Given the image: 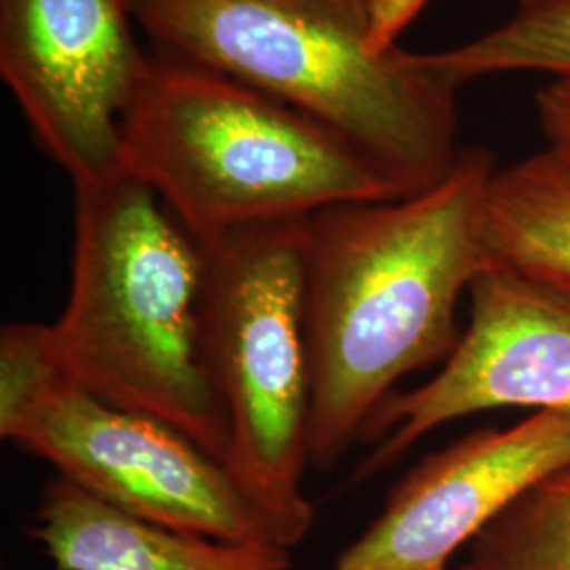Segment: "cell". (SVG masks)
Returning a JSON list of instances; mask_svg holds the SVG:
<instances>
[{"mask_svg": "<svg viewBox=\"0 0 570 570\" xmlns=\"http://www.w3.org/2000/svg\"><path fill=\"white\" fill-rule=\"evenodd\" d=\"M494 167L489 150L461 146L423 193L306 218L311 465L332 468L402 379L454 351L459 298L489 266L480 205Z\"/></svg>", "mask_w": 570, "mask_h": 570, "instance_id": "cell-1", "label": "cell"}, {"mask_svg": "<svg viewBox=\"0 0 570 570\" xmlns=\"http://www.w3.org/2000/svg\"><path fill=\"white\" fill-rule=\"evenodd\" d=\"M155 49L204 63L343 138L397 197L459 157L456 89L425 53L381 47L370 13L327 0H131Z\"/></svg>", "mask_w": 570, "mask_h": 570, "instance_id": "cell-2", "label": "cell"}, {"mask_svg": "<svg viewBox=\"0 0 570 570\" xmlns=\"http://www.w3.org/2000/svg\"><path fill=\"white\" fill-rule=\"evenodd\" d=\"M72 188L70 294L47 326L58 366L94 395L164 421L225 463L228 423L207 355L204 247L127 171Z\"/></svg>", "mask_w": 570, "mask_h": 570, "instance_id": "cell-3", "label": "cell"}, {"mask_svg": "<svg viewBox=\"0 0 570 570\" xmlns=\"http://www.w3.org/2000/svg\"><path fill=\"white\" fill-rule=\"evenodd\" d=\"M121 150L122 169L202 247L330 205L400 199L326 125L159 49L122 117Z\"/></svg>", "mask_w": 570, "mask_h": 570, "instance_id": "cell-4", "label": "cell"}, {"mask_svg": "<svg viewBox=\"0 0 570 570\" xmlns=\"http://www.w3.org/2000/svg\"><path fill=\"white\" fill-rule=\"evenodd\" d=\"M305 220L252 226L204 247L207 355L228 423L225 468L287 550L315 518L303 490L311 465Z\"/></svg>", "mask_w": 570, "mask_h": 570, "instance_id": "cell-5", "label": "cell"}, {"mask_svg": "<svg viewBox=\"0 0 570 570\" xmlns=\"http://www.w3.org/2000/svg\"><path fill=\"white\" fill-rule=\"evenodd\" d=\"M0 435L146 522L223 541L279 543L225 463L178 429L66 376L45 324L0 332Z\"/></svg>", "mask_w": 570, "mask_h": 570, "instance_id": "cell-6", "label": "cell"}, {"mask_svg": "<svg viewBox=\"0 0 570 570\" xmlns=\"http://www.w3.org/2000/svg\"><path fill=\"white\" fill-rule=\"evenodd\" d=\"M131 0H0V75L72 186L122 169L121 122L150 63Z\"/></svg>", "mask_w": 570, "mask_h": 570, "instance_id": "cell-7", "label": "cell"}, {"mask_svg": "<svg viewBox=\"0 0 570 570\" xmlns=\"http://www.w3.org/2000/svg\"><path fill=\"white\" fill-rule=\"evenodd\" d=\"M469 294L468 332L442 370L421 387L395 391L370 419L362 440L374 450L355 480L391 468L433 429L475 412L570 414V292L487 266Z\"/></svg>", "mask_w": 570, "mask_h": 570, "instance_id": "cell-8", "label": "cell"}, {"mask_svg": "<svg viewBox=\"0 0 570 570\" xmlns=\"http://www.w3.org/2000/svg\"><path fill=\"white\" fill-rule=\"evenodd\" d=\"M570 461V414L532 412L433 452L330 570H449L450 558L530 484Z\"/></svg>", "mask_w": 570, "mask_h": 570, "instance_id": "cell-9", "label": "cell"}, {"mask_svg": "<svg viewBox=\"0 0 570 570\" xmlns=\"http://www.w3.org/2000/svg\"><path fill=\"white\" fill-rule=\"evenodd\" d=\"M35 537L56 570H289L279 543L223 541L153 524L61 475L42 490Z\"/></svg>", "mask_w": 570, "mask_h": 570, "instance_id": "cell-10", "label": "cell"}, {"mask_svg": "<svg viewBox=\"0 0 570 570\" xmlns=\"http://www.w3.org/2000/svg\"><path fill=\"white\" fill-rule=\"evenodd\" d=\"M487 265L570 292V142L494 167L480 205Z\"/></svg>", "mask_w": 570, "mask_h": 570, "instance_id": "cell-11", "label": "cell"}, {"mask_svg": "<svg viewBox=\"0 0 570 570\" xmlns=\"http://www.w3.org/2000/svg\"><path fill=\"white\" fill-rule=\"evenodd\" d=\"M425 58L456 91L511 72L548 75L570 89V0H515L513 13L497 28Z\"/></svg>", "mask_w": 570, "mask_h": 570, "instance_id": "cell-12", "label": "cell"}, {"mask_svg": "<svg viewBox=\"0 0 570 570\" xmlns=\"http://www.w3.org/2000/svg\"><path fill=\"white\" fill-rule=\"evenodd\" d=\"M468 570H570V461L551 469L471 541Z\"/></svg>", "mask_w": 570, "mask_h": 570, "instance_id": "cell-13", "label": "cell"}, {"mask_svg": "<svg viewBox=\"0 0 570 570\" xmlns=\"http://www.w3.org/2000/svg\"><path fill=\"white\" fill-rule=\"evenodd\" d=\"M431 0H367L370 32L381 47L395 45L410 21L414 20Z\"/></svg>", "mask_w": 570, "mask_h": 570, "instance_id": "cell-14", "label": "cell"}, {"mask_svg": "<svg viewBox=\"0 0 570 570\" xmlns=\"http://www.w3.org/2000/svg\"><path fill=\"white\" fill-rule=\"evenodd\" d=\"M537 119L548 142H570V89L558 82L543 85L537 96Z\"/></svg>", "mask_w": 570, "mask_h": 570, "instance_id": "cell-15", "label": "cell"}, {"mask_svg": "<svg viewBox=\"0 0 570 570\" xmlns=\"http://www.w3.org/2000/svg\"><path fill=\"white\" fill-rule=\"evenodd\" d=\"M327 2L345 7V9H351V11H357V13H370L367 0H327Z\"/></svg>", "mask_w": 570, "mask_h": 570, "instance_id": "cell-16", "label": "cell"}, {"mask_svg": "<svg viewBox=\"0 0 570 570\" xmlns=\"http://www.w3.org/2000/svg\"><path fill=\"white\" fill-rule=\"evenodd\" d=\"M456 570H468V569H465V567H461V569H456Z\"/></svg>", "mask_w": 570, "mask_h": 570, "instance_id": "cell-17", "label": "cell"}]
</instances>
